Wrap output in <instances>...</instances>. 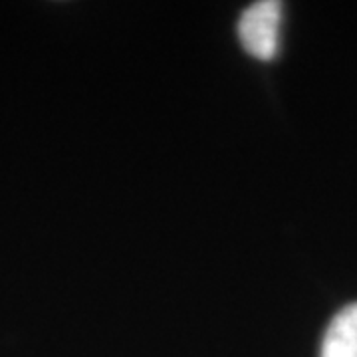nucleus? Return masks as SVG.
Returning <instances> with one entry per match:
<instances>
[{
  "mask_svg": "<svg viewBox=\"0 0 357 357\" xmlns=\"http://www.w3.org/2000/svg\"><path fill=\"white\" fill-rule=\"evenodd\" d=\"M284 4L278 0H258L244 8L236 34L241 46L256 60L270 62L280 52V28Z\"/></svg>",
  "mask_w": 357,
  "mask_h": 357,
  "instance_id": "obj_1",
  "label": "nucleus"
},
{
  "mask_svg": "<svg viewBox=\"0 0 357 357\" xmlns=\"http://www.w3.org/2000/svg\"><path fill=\"white\" fill-rule=\"evenodd\" d=\"M319 357H357V302L342 307L328 324Z\"/></svg>",
  "mask_w": 357,
  "mask_h": 357,
  "instance_id": "obj_2",
  "label": "nucleus"
}]
</instances>
